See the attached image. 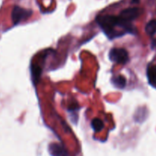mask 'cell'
Segmentation results:
<instances>
[{
    "label": "cell",
    "instance_id": "6da1fadb",
    "mask_svg": "<svg viewBox=\"0 0 156 156\" xmlns=\"http://www.w3.org/2000/svg\"><path fill=\"white\" fill-rule=\"evenodd\" d=\"M98 24L102 30L109 38H114L121 35L115 30L116 27H120V18L114 15H103L97 18Z\"/></svg>",
    "mask_w": 156,
    "mask_h": 156
},
{
    "label": "cell",
    "instance_id": "7a4b0ae2",
    "mask_svg": "<svg viewBox=\"0 0 156 156\" xmlns=\"http://www.w3.org/2000/svg\"><path fill=\"white\" fill-rule=\"evenodd\" d=\"M109 59L112 62L123 65L129 60V54L125 49L114 47L110 50Z\"/></svg>",
    "mask_w": 156,
    "mask_h": 156
},
{
    "label": "cell",
    "instance_id": "3957f363",
    "mask_svg": "<svg viewBox=\"0 0 156 156\" xmlns=\"http://www.w3.org/2000/svg\"><path fill=\"white\" fill-rule=\"evenodd\" d=\"M32 11L23 9L19 6H15L12 12V19L15 24H19L21 21H25L32 15Z\"/></svg>",
    "mask_w": 156,
    "mask_h": 156
},
{
    "label": "cell",
    "instance_id": "277c9868",
    "mask_svg": "<svg viewBox=\"0 0 156 156\" xmlns=\"http://www.w3.org/2000/svg\"><path fill=\"white\" fill-rule=\"evenodd\" d=\"M142 13V10L139 8H128V9H124L122 11L120 14V18L123 21H127V22H131L132 21L135 20L136 18H138Z\"/></svg>",
    "mask_w": 156,
    "mask_h": 156
},
{
    "label": "cell",
    "instance_id": "5b68a950",
    "mask_svg": "<svg viewBox=\"0 0 156 156\" xmlns=\"http://www.w3.org/2000/svg\"><path fill=\"white\" fill-rule=\"evenodd\" d=\"M49 152L52 156H68L63 146L57 143H52L49 146Z\"/></svg>",
    "mask_w": 156,
    "mask_h": 156
},
{
    "label": "cell",
    "instance_id": "8992f818",
    "mask_svg": "<svg viewBox=\"0 0 156 156\" xmlns=\"http://www.w3.org/2000/svg\"><path fill=\"white\" fill-rule=\"evenodd\" d=\"M147 77L150 85L156 87V66L150 65L147 69Z\"/></svg>",
    "mask_w": 156,
    "mask_h": 156
},
{
    "label": "cell",
    "instance_id": "52a82bcc",
    "mask_svg": "<svg viewBox=\"0 0 156 156\" xmlns=\"http://www.w3.org/2000/svg\"><path fill=\"white\" fill-rule=\"evenodd\" d=\"M146 34L149 36H153L156 34V20H151L146 25Z\"/></svg>",
    "mask_w": 156,
    "mask_h": 156
},
{
    "label": "cell",
    "instance_id": "ba28073f",
    "mask_svg": "<svg viewBox=\"0 0 156 156\" xmlns=\"http://www.w3.org/2000/svg\"><path fill=\"white\" fill-rule=\"evenodd\" d=\"M112 82L118 88H123L126 86V79L123 76H119L117 77H114L112 79Z\"/></svg>",
    "mask_w": 156,
    "mask_h": 156
},
{
    "label": "cell",
    "instance_id": "9c48e42d",
    "mask_svg": "<svg viewBox=\"0 0 156 156\" xmlns=\"http://www.w3.org/2000/svg\"><path fill=\"white\" fill-rule=\"evenodd\" d=\"M91 127L94 129L95 132L98 133L104 128V123L101 119L99 118H94V120L91 121Z\"/></svg>",
    "mask_w": 156,
    "mask_h": 156
},
{
    "label": "cell",
    "instance_id": "30bf717a",
    "mask_svg": "<svg viewBox=\"0 0 156 156\" xmlns=\"http://www.w3.org/2000/svg\"><path fill=\"white\" fill-rule=\"evenodd\" d=\"M31 75L33 80L34 82H37L39 81L41 75V69L37 65H32L31 66Z\"/></svg>",
    "mask_w": 156,
    "mask_h": 156
},
{
    "label": "cell",
    "instance_id": "8fae6325",
    "mask_svg": "<svg viewBox=\"0 0 156 156\" xmlns=\"http://www.w3.org/2000/svg\"><path fill=\"white\" fill-rule=\"evenodd\" d=\"M152 48H156V39L154 40L153 41H152Z\"/></svg>",
    "mask_w": 156,
    "mask_h": 156
},
{
    "label": "cell",
    "instance_id": "7c38bea8",
    "mask_svg": "<svg viewBox=\"0 0 156 156\" xmlns=\"http://www.w3.org/2000/svg\"><path fill=\"white\" fill-rule=\"evenodd\" d=\"M139 0H133V2H138Z\"/></svg>",
    "mask_w": 156,
    "mask_h": 156
}]
</instances>
